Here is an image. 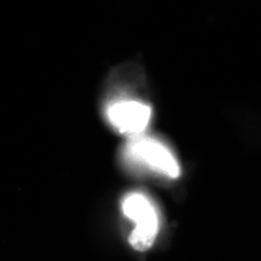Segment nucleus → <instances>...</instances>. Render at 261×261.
<instances>
[{"label":"nucleus","mask_w":261,"mask_h":261,"mask_svg":"<svg viewBox=\"0 0 261 261\" xmlns=\"http://www.w3.org/2000/svg\"><path fill=\"white\" fill-rule=\"evenodd\" d=\"M106 115L119 132L137 136L149 125L152 116V107L137 98L121 94L109 100Z\"/></svg>","instance_id":"nucleus-3"},{"label":"nucleus","mask_w":261,"mask_h":261,"mask_svg":"<svg viewBox=\"0 0 261 261\" xmlns=\"http://www.w3.org/2000/svg\"><path fill=\"white\" fill-rule=\"evenodd\" d=\"M122 212L136 223L129 236V244L133 249L138 252L150 249L159 232V215L151 201L145 195L132 192L122 200Z\"/></svg>","instance_id":"nucleus-1"},{"label":"nucleus","mask_w":261,"mask_h":261,"mask_svg":"<svg viewBox=\"0 0 261 261\" xmlns=\"http://www.w3.org/2000/svg\"><path fill=\"white\" fill-rule=\"evenodd\" d=\"M125 156L135 165L145 166L169 178H177L180 174L179 163L171 150L154 138L136 137L129 140L125 148Z\"/></svg>","instance_id":"nucleus-2"}]
</instances>
